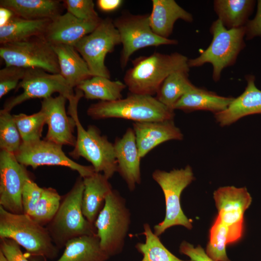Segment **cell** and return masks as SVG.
<instances>
[{
  "mask_svg": "<svg viewBox=\"0 0 261 261\" xmlns=\"http://www.w3.org/2000/svg\"><path fill=\"white\" fill-rule=\"evenodd\" d=\"M188 60L177 52H155L148 56H140L132 61V67L125 74L124 83L130 93L153 96L171 73L180 70L189 71Z\"/></svg>",
  "mask_w": 261,
  "mask_h": 261,
  "instance_id": "6da1fadb",
  "label": "cell"
},
{
  "mask_svg": "<svg viewBox=\"0 0 261 261\" xmlns=\"http://www.w3.org/2000/svg\"><path fill=\"white\" fill-rule=\"evenodd\" d=\"M87 115L95 119L117 118L135 122L173 120L174 110L161 103L153 96L130 93L114 101H100L91 104Z\"/></svg>",
  "mask_w": 261,
  "mask_h": 261,
  "instance_id": "7a4b0ae2",
  "label": "cell"
},
{
  "mask_svg": "<svg viewBox=\"0 0 261 261\" xmlns=\"http://www.w3.org/2000/svg\"><path fill=\"white\" fill-rule=\"evenodd\" d=\"M0 238H9L24 248L30 255L52 259L58 254L46 227L25 214H14L0 206Z\"/></svg>",
  "mask_w": 261,
  "mask_h": 261,
  "instance_id": "3957f363",
  "label": "cell"
},
{
  "mask_svg": "<svg viewBox=\"0 0 261 261\" xmlns=\"http://www.w3.org/2000/svg\"><path fill=\"white\" fill-rule=\"evenodd\" d=\"M84 190L83 178L79 176L71 189L61 198L57 212L46 225L54 243L58 248L65 246L74 238L97 234L94 225L85 218L82 212Z\"/></svg>",
  "mask_w": 261,
  "mask_h": 261,
  "instance_id": "277c9868",
  "label": "cell"
},
{
  "mask_svg": "<svg viewBox=\"0 0 261 261\" xmlns=\"http://www.w3.org/2000/svg\"><path fill=\"white\" fill-rule=\"evenodd\" d=\"M78 100L69 102L68 113L76 123L77 136L74 148L69 153L73 159L83 157L91 163L96 173H101L108 179L117 172L114 144L102 135L95 126L86 130L82 125L77 113Z\"/></svg>",
  "mask_w": 261,
  "mask_h": 261,
  "instance_id": "5b68a950",
  "label": "cell"
},
{
  "mask_svg": "<svg viewBox=\"0 0 261 261\" xmlns=\"http://www.w3.org/2000/svg\"><path fill=\"white\" fill-rule=\"evenodd\" d=\"M210 31L213 38L209 46L198 57L188 59V64L191 68L211 64L212 77L217 82L220 79L222 70L235 63L245 47L246 29L245 27L228 29L218 19L212 23Z\"/></svg>",
  "mask_w": 261,
  "mask_h": 261,
  "instance_id": "8992f818",
  "label": "cell"
},
{
  "mask_svg": "<svg viewBox=\"0 0 261 261\" xmlns=\"http://www.w3.org/2000/svg\"><path fill=\"white\" fill-rule=\"evenodd\" d=\"M130 224V213L126 201L113 189L94 224L101 246L110 257L122 251Z\"/></svg>",
  "mask_w": 261,
  "mask_h": 261,
  "instance_id": "52a82bcc",
  "label": "cell"
},
{
  "mask_svg": "<svg viewBox=\"0 0 261 261\" xmlns=\"http://www.w3.org/2000/svg\"><path fill=\"white\" fill-rule=\"evenodd\" d=\"M152 176L163 191L166 208L165 218L154 226V233L159 237L166 230L176 225L191 229V221L184 214L180 203L182 192L194 179L191 167L187 165L170 172L157 169Z\"/></svg>",
  "mask_w": 261,
  "mask_h": 261,
  "instance_id": "ba28073f",
  "label": "cell"
},
{
  "mask_svg": "<svg viewBox=\"0 0 261 261\" xmlns=\"http://www.w3.org/2000/svg\"><path fill=\"white\" fill-rule=\"evenodd\" d=\"M0 56L6 66L40 68L51 73L60 74L57 56L44 36L1 44Z\"/></svg>",
  "mask_w": 261,
  "mask_h": 261,
  "instance_id": "9c48e42d",
  "label": "cell"
},
{
  "mask_svg": "<svg viewBox=\"0 0 261 261\" xmlns=\"http://www.w3.org/2000/svg\"><path fill=\"white\" fill-rule=\"evenodd\" d=\"M149 15V14H133L125 12L113 20L122 44L120 57L122 69L127 65L131 56L140 49L178 44L176 40L164 38L154 33L150 26Z\"/></svg>",
  "mask_w": 261,
  "mask_h": 261,
  "instance_id": "30bf717a",
  "label": "cell"
},
{
  "mask_svg": "<svg viewBox=\"0 0 261 261\" xmlns=\"http://www.w3.org/2000/svg\"><path fill=\"white\" fill-rule=\"evenodd\" d=\"M120 44V35L113 20L107 17L102 19L92 32L83 37L73 46L87 62L93 76L110 78L105 58Z\"/></svg>",
  "mask_w": 261,
  "mask_h": 261,
  "instance_id": "8fae6325",
  "label": "cell"
},
{
  "mask_svg": "<svg viewBox=\"0 0 261 261\" xmlns=\"http://www.w3.org/2000/svg\"><path fill=\"white\" fill-rule=\"evenodd\" d=\"M23 89L20 94L7 100L3 109L10 112L15 106L32 99H46L56 92L63 95L69 102L83 95L76 89V94L60 74L48 72L40 68L26 69L23 78L19 82L16 90Z\"/></svg>",
  "mask_w": 261,
  "mask_h": 261,
  "instance_id": "7c38bea8",
  "label": "cell"
},
{
  "mask_svg": "<svg viewBox=\"0 0 261 261\" xmlns=\"http://www.w3.org/2000/svg\"><path fill=\"white\" fill-rule=\"evenodd\" d=\"M60 145L45 139L22 142L14 154L19 162L33 169L41 166H60L77 172L83 178L95 172L92 165L79 164L68 157Z\"/></svg>",
  "mask_w": 261,
  "mask_h": 261,
  "instance_id": "4fadbf2b",
  "label": "cell"
},
{
  "mask_svg": "<svg viewBox=\"0 0 261 261\" xmlns=\"http://www.w3.org/2000/svg\"><path fill=\"white\" fill-rule=\"evenodd\" d=\"M26 166L14 154L0 152V206L14 214L24 213L22 191L26 181L30 179Z\"/></svg>",
  "mask_w": 261,
  "mask_h": 261,
  "instance_id": "5bb4252c",
  "label": "cell"
},
{
  "mask_svg": "<svg viewBox=\"0 0 261 261\" xmlns=\"http://www.w3.org/2000/svg\"><path fill=\"white\" fill-rule=\"evenodd\" d=\"M67 98L63 95L50 97L41 102L42 110L46 116L48 130L44 139L60 145L74 146L76 138L73 135L76 123L66 111Z\"/></svg>",
  "mask_w": 261,
  "mask_h": 261,
  "instance_id": "9a60e30c",
  "label": "cell"
},
{
  "mask_svg": "<svg viewBox=\"0 0 261 261\" xmlns=\"http://www.w3.org/2000/svg\"><path fill=\"white\" fill-rule=\"evenodd\" d=\"M102 19L81 20L67 12L51 19L44 37L52 45L74 46L83 37L92 32Z\"/></svg>",
  "mask_w": 261,
  "mask_h": 261,
  "instance_id": "2e32d148",
  "label": "cell"
},
{
  "mask_svg": "<svg viewBox=\"0 0 261 261\" xmlns=\"http://www.w3.org/2000/svg\"><path fill=\"white\" fill-rule=\"evenodd\" d=\"M117 172L126 183L130 191L141 181L140 160L133 129L129 128L121 138L114 144Z\"/></svg>",
  "mask_w": 261,
  "mask_h": 261,
  "instance_id": "e0dca14e",
  "label": "cell"
},
{
  "mask_svg": "<svg viewBox=\"0 0 261 261\" xmlns=\"http://www.w3.org/2000/svg\"><path fill=\"white\" fill-rule=\"evenodd\" d=\"M214 199L220 220L230 226L244 224V215L252 198L247 189L234 186L220 187L214 192Z\"/></svg>",
  "mask_w": 261,
  "mask_h": 261,
  "instance_id": "ac0fdd59",
  "label": "cell"
},
{
  "mask_svg": "<svg viewBox=\"0 0 261 261\" xmlns=\"http://www.w3.org/2000/svg\"><path fill=\"white\" fill-rule=\"evenodd\" d=\"M133 130L142 159L160 144L168 141L181 140L183 135L173 120L134 122Z\"/></svg>",
  "mask_w": 261,
  "mask_h": 261,
  "instance_id": "d6986e66",
  "label": "cell"
},
{
  "mask_svg": "<svg viewBox=\"0 0 261 261\" xmlns=\"http://www.w3.org/2000/svg\"><path fill=\"white\" fill-rule=\"evenodd\" d=\"M247 85L243 93L234 98L228 107L215 114L221 126H229L246 116L261 114V90L255 85L253 75L246 76Z\"/></svg>",
  "mask_w": 261,
  "mask_h": 261,
  "instance_id": "ffe728a7",
  "label": "cell"
},
{
  "mask_svg": "<svg viewBox=\"0 0 261 261\" xmlns=\"http://www.w3.org/2000/svg\"><path fill=\"white\" fill-rule=\"evenodd\" d=\"M152 4L150 26L154 33L161 37L169 38L177 20L187 22L193 20L192 15L174 0H152Z\"/></svg>",
  "mask_w": 261,
  "mask_h": 261,
  "instance_id": "44dd1931",
  "label": "cell"
},
{
  "mask_svg": "<svg viewBox=\"0 0 261 261\" xmlns=\"http://www.w3.org/2000/svg\"><path fill=\"white\" fill-rule=\"evenodd\" d=\"M83 178L84 190L82 212L85 218L94 225L104 205L106 197L113 189L109 179L102 173L95 172Z\"/></svg>",
  "mask_w": 261,
  "mask_h": 261,
  "instance_id": "7402d4cb",
  "label": "cell"
},
{
  "mask_svg": "<svg viewBox=\"0 0 261 261\" xmlns=\"http://www.w3.org/2000/svg\"><path fill=\"white\" fill-rule=\"evenodd\" d=\"M52 45L57 56L60 74L71 87L73 88L93 77L87 62L73 46Z\"/></svg>",
  "mask_w": 261,
  "mask_h": 261,
  "instance_id": "603a6c76",
  "label": "cell"
},
{
  "mask_svg": "<svg viewBox=\"0 0 261 261\" xmlns=\"http://www.w3.org/2000/svg\"><path fill=\"white\" fill-rule=\"evenodd\" d=\"M58 0H0V7L28 20L53 19L62 14L64 7Z\"/></svg>",
  "mask_w": 261,
  "mask_h": 261,
  "instance_id": "cb8c5ba5",
  "label": "cell"
},
{
  "mask_svg": "<svg viewBox=\"0 0 261 261\" xmlns=\"http://www.w3.org/2000/svg\"><path fill=\"white\" fill-rule=\"evenodd\" d=\"M233 99L195 86L176 102L173 109L187 112L205 110L215 114L225 110Z\"/></svg>",
  "mask_w": 261,
  "mask_h": 261,
  "instance_id": "d4e9b609",
  "label": "cell"
},
{
  "mask_svg": "<svg viewBox=\"0 0 261 261\" xmlns=\"http://www.w3.org/2000/svg\"><path fill=\"white\" fill-rule=\"evenodd\" d=\"M110 257L102 250L97 234L85 235L69 240L56 261H107Z\"/></svg>",
  "mask_w": 261,
  "mask_h": 261,
  "instance_id": "484cf974",
  "label": "cell"
},
{
  "mask_svg": "<svg viewBox=\"0 0 261 261\" xmlns=\"http://www.w3.org/2000/svg\"><path fill=\"white\" fill-rule=\"evenodd\" d=\"M51 19L28 20L14 14L0 27V44L21 41L35 36H44Z\"/></svg>",
  "mask_w": 261,
  "mask_h": 261,
  "instance_id": "4316f807",
  "label": "cell"
},
{
  "mask_svg": "<svg viewBox=\"0 0 261 261\" xmlns=\"http://www.w3.org/2000/svg\"><path fill=\"white\" fill-rule=\"evenodd\" d=\"M253 0H215L214 10L228 29L245 27L255 4Z\"/></svg>",
  "mask_w": 261,
  "mask_h": 261,
  "instance_id": "83f0119b",
  "label": "cell"
},
{
  "mask_svg": "<svg viewBox=\"0 0 261 261\" xmlns=\"http://www.w3.org/2000/svg\"><path fill=\"white\" fill-rule=\"evenodd\" d=\"M126 87L120 81L95 76L82 81L76 88L82 91L87 99L111 102L121 99V92Z\"/></svg>",
  "mask_w": 261,
  "mask_h": 261,
  "instance_id": "f1b7e54d",
  "label": "cell"
},
{
  "mask_svg": "<svg viewBox=\"0 0 261 261\" xmlns=\"http://www.w3.org/2000/svg\"><path fill=\"white\" fill-rule=\"evenodd\" d=\"M188 72L180 70L169 75L156 93L158 100L174 110L176 102L195 87L188 78Z\"/></svg>",
  "mask_w": 261,
  "mask_h": 261,
  "instance_id": "f546056e",
  "label": "cell"
},
{
  "mask_svg": "<svg viewBox=\"0 0 261 261\" xmlns=\"http://www.w3.org/2000/svg\"><path fill=\"white\" fill-rule=\"evenodd\" d=\"M143 227L142 234L145 241L135 245L137 251L143 255L141 261H192L182 260L172 254L153 232L149 224L145 223Z\"/></svg>",
  "mask_w": 261,
  "mask_h": 261,
  "instance_id": "4dcf8cb0",
  "label": "cell"
},
{
  "mask_svg": "<svg viewBox=\"0 0 261 261\" xmlns=\"http://www.w3.org/2000/svg\"><path fill=\"white\" fill-rule=\"evenodd\" d=\"M13 116L22 142L41 139L44 126L46 124V116L42 110L30 115L20 113Z\"/></svg>",
  "mask_w": 261,
  "mask_h": 261,
  "instance_id": "1f68e13d",
  "label": "cell"
},
{
  "mask_svg": "<svg viewBox=\"0 0 261 261\" xmlns=\"http://www.w3.org/2000/svg\"><path fill=\"white\" fill-rule=\"evenodd\" d=\"M229 244L228 226L217 217L210 230L205 252L215 261H230L226 252Z\"/></svg>",
  "mask_w": 261,
  "mask_h": 261,
  "instance_id": "d6a6232c",
  "label": "cell"
},
{
  "mask_svg": "<svg viewBox=\"0 0 261 261\" xmlns=\"http://www.w3.org/2000/svg\"><path fill=\"white\" fill-rule=\"evenodd\" d=\"M43 188L40 200L30 217L37 223L44 226L47 225L55 216L62 197L52 188Z\"/></svg>",
  "mask_w": 261,
  "mask_h": 261,
  "instance_id": "836d02e7",
  "label": "cell"
},
{
  "mask_svg": "<svg viewBox=\"0 0 261 261\" xmlns=\"http://www.w3.org/2000/svg\"><path fill=\"white\" fill-rule=\"evenodd\" d=\"M22 143L20 133L10 112L0 111V148L15 154Z\"/></svg>",
  "mask_w": 261,
  "mask_h": 261,
  "instance_id": "e575fe53",
  "label": "cell"
},
{
  "mask_svg": "<svg viewBox=\"0 0 261 261\" xmlns=\"http://www.w3.org/2000/svg\"><path fill=\"white\" fill-rule=\"evenodd\" d=\"M62 1L67 12L79 19L97 20L101 19L95 10L94 3L92 0H64Z\"/></svg>",
  "mask_w": 261,
  "mask_h": 261,
  "instance_id": "d590c367",
  "label": "cell"
},
{
  "mask_svg": "<svg viewBox=\"0 0 261 261\" xmlns=\"http://www.w3.org/2000/svg\"><path fill=\"white\" fill-rule=\"evenodd\" d=\"M26 69L16 66H5L0 70V98L17 88L23 78Z\"/></svg>",
  "mask_w": 261,
  "mask_h": 261,
  "instance_id": "8d00e7d4",
  "label": "cell"
},
{
  "mask_svg": "<svg viewBox=\"0 0 261 261\" xmlns=\"http://www.w3.org/2000/svg\"><path fill=\"white\" fill-rule=\"evenodd\" d=\"M43 188L31 179L27 180L22 191V203L24 213L31 216L41 196Z\"/></svg>",
  "mask_w": 261,
  "mask_h": 261,
  "instance_id": "74e56055",
  "label": "cell"
},
{
  "mask_svg": "<svg viewBox=\"0 0 261 261\" xmlns=\"http://www.w3.org/2000/svg\"><path fill=\"white\" fill-rule=\"evenodd\" d=\"M20 246L12 239H0V251L7 261H29L21 251Z\"/></svg>",
  "mask_w": 261,
  "mask_h": 261,
  "instance_id": "f35d334b",
  "label": "cell"
},
{
  "mask_svg": "<svg viewBox=\"0 0 261 261\" xmlns=\"http://www.w3.org/2000/svg\"><path fill=\"white\" fill-rule=\"evenodd\" d=\"M179 251L181 253L188 256L192 261H215L207 255L201 246L194 247L185 241L181 243Z\"/></svg>",
  "mask_w": 261,
  "mask_h": 261,
  "instance_id": "ab89813d",
  "label": "cell"
},
{
  "mask_svg": "<svg viewBox=\"0 0 261 261\" xmlns=\"http://www.w3.org/2000/svg\"><path fill=\"white\" fill-rule=\"evenodd\" d=\"M246 40L256 37H261V0L257 2V10L255 16L249 20L245 26Z\"/></svg>",
  "mask_w": 261,
  "mask_h": 261,
  "instance_id": "60d3db41",
  "label": "cell"
},
{
  "mask_svg": "<svg viewBox=\"0 0 261 261\" xmlns=\"http://www.w3.org/2000/svg\"><path fill=\"white\" fill-rule=\"evenodd\" d=\"M122 3L121 0H98L96 2L98 8L104 12L115 11L119 8Z\"/></svg>",
  "mask_w": 261,
  "mask_h": 261,
  "instance_id": "b9f144b4",
  "label": "cell"
},
{
  "mask_svg": "<svg viewBox=\"0 0 261 261\" xmlns=\"http://www.w3.org/2000/svg\"><path fill=\"white\" fill-rule=\"evenodd\" d=\"M14 15V14L11 10L0 7V27L6 24Z\"/></svg>",
  "mask_w": 261,
  "mask_h": 261,
  "instance_id": "7bdbcfd3",
  "label": "cell"
},
{
  "mask_svg": "<svg viewBox=\"0 0 261 261\" xmlns=\"http://www.w3.org/2000/svg\"><path fill=\"white\" fill-rule=\"evenodd\" d=\"M0 261H7L5 257L4 256L3 254L0 251Z\"/></svg>",
  "mask_w": 261,
  "mask_h": 261,
  "instance_id": "ee69618b",
  "label": "cell"
}]
</instances>
